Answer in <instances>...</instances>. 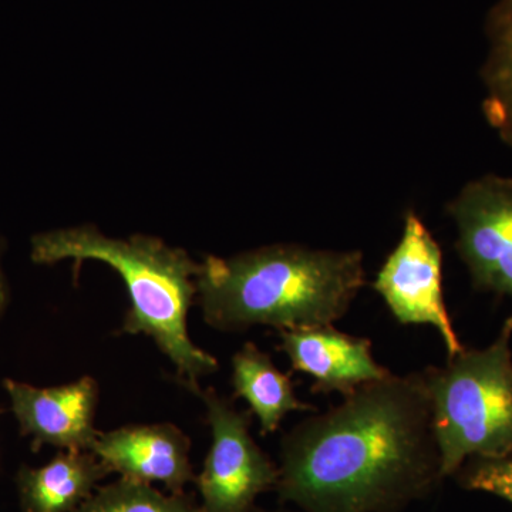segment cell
<instances>
[{"label": "cell", "mask_w": 512, "mask_h": 512, "mask_svg": "<svg viewBox=\"0 0 512 512\" xmlns=\"http://www.w3.org/2000/svg\"><path fill=\"white\" fill-rule=\"evenodd\" d=\"M275 490L303 512H400L443 480L423 373L363 384L282 439Z\"/></svg>", "instance_id": "1"}, {"label": "cell", "mask_w": 512, "mask_h": 512, "mask_svg": "<svg viewBox=\"0 0 512 512\" xmlns=\"http://www.w3.org/2000/svg\"><path fill=\"white\" fill-rule=\"evenodd\" d=\"M195 284L205 322L222 332L315 328L349 312L366 284L365 256L357 249L269 245L207 256Z\"/></svg>", "instance_id": "2"}, {"label": "cell", "mask_w": 512, "mask_h": 512, "mask_svg": "<svg viewBox=\"0 0 512 512\" xmlns=\"http://www.w3.org/2000/svg\"><path fill=\"white\" fill-rule=\"evenodd\" d=\"M36 264L99 261L119 272L127 286L130 309L121 332L146 335L177 370L184 386L197 392L201 377L217 372L218 360L188 335L187 318L197 298V262L184 249L161 239L134 235L109 238L93 227L56 229L32 239Z\"/></svg>", "instance_id": "3"}, {"label": "cell", "mask_w": 512, "mask_h": 512, "mask_svg": "<svg viewBox=\"0 0 512 512\" xmlns=\"http://www.w3.org/2000/svg\"><path fill=\"white\" fill-rule=\"evenodd\" d=\"M511 340L512 316L487 348L464 349L448 357L447 365L423 372L443 478L467 458L511 457Z\"/></svg>", "instance_id": "4"}, {"label": "cell", "mask_w": 512, "mask_h": 512, "mask_svg": "<svg viewBox=\"0 0 512 512\" xmlns=\"http://www.w3.org/2000/svg\"><path fill=\"white\" fill-rule=\"evenodd\" d=\"M207 407L212 443L195 477L202 512H251L259 495L275 490L279 468L251 436L249 413L212 389H198Z\"/></svg>", "instance_id": "5"}, {"label": "cell", "mask_w": 512, "mask_h": 512, "mask_svg": "<svg viewBox=\"0 0 512 512\" xmlns=\"http://www.w3.org/2000/svg\"><path fill=\"white\" fill-rule=\"evenodd\" d=\"M373 289L397 322L433 326L448 357L463 352L444 301L443 252L417 212L404 214L402 238L377 272Z\"/></svg>", "instance_id": "6"}, {"label": "cell", "mask_w": 512, "mask_h": 512, "mask_svg": "<svg viewBox=\"0 0 512 512\" xmlns=\"http://www.w3.org/2000/svg\"><path fill=\"white\" fill-rule=\"evenodd\" d=\"M446 212L474 288L512 299V178L484 174L467 181Z\"/></svg>", "instance_id": "7"}, {"label": "cell", "mask_w": 512, "mask_h": 512, "mask_svg": "<svg viewBox=\"0 0 512 512\" xmlns=\"http://www.w3.org/2000/svg\"><path fill=\"white\" fill-rule=\"evenodd\" d=\"M13 413L35 448L50 444L69 451H92L100 431L94 427L99 384L90 376L59 387L5 380Z\"/></svg>", "instance_id": "8"}, {"label": "cell", "mask_w": 512, "mask_h": 512, "mask_svg": "<svg viewBox=\"0 0 512 512\" xmlns=\"http://www.w3.org/2000/svg\"><path fill=\"white\" fill-rule=\"evenodd\" d=\"M191 441L171 423L141 424L100 433L92 453L127 480L161 483L170 493H184L195 483Z\"/></svg>", "instance_id": "9"}, {"label": "cell", "mask_w": 512, "mask_h": 512, "mask_svg": "<svg viewBox=\"0 0 512 512\" xmlns=\"http://www.w3.org/2000/svg\"><path fill=\"white\" fill-rule=\"evenodd\" d=\"M281 346L293 370L313 379V393L355 392L363 384L392 375L376 362L372 342L348 335L333 325L282 330Z\"/></svg>", "instance_id": "10"}, {"label": "cell", "mask_w": 512, "mask_h": 512, "mask_svg": "<svg viewBox=\"0 0 512 512\" xmlns=\"http://www.w3.org/2000/svg\"><path fill=\"white\" fill-rule=\"evenodd\" d=\"M92 451H62L40 468H22L18 477L23 512H74L109 476Z\"/></svg>", "instance_id": "11"}, {"label": "cell", "mask_w": 512, "mask_h": 512, "mask_svg": "<svg viewBox=\"0 0 512 512\" xmlns=\"http://www.w3.org/2000/svg\"><path fill=\"white\" fill-rule=\"evenodd\" d=\"M232 386L235 396L244 399L258 417L264 436L275 433L289 413L316 410L298 399L289 376L254 343H247L232 357Z\"/></svg>", "instance_id": "12"}, {"label": "cell", "mask_w": 512, "mask_h": 512, "mask_svg": "<svg viewBox=\"0 0 512 512\" xmlns=\"http://www.w3.org/2000/svg\"><path fill=\"white\" fill-rule=\"evenodd\" d=\"M487 55L480 69L488 126L512 150V0H497L485 19Z\"/></svg>", "instance_id": "13"}, {"label": "cell", "mask_w": 512, "mask_h": 512, "mask_svg": "<svg viewBox=\"0 0 512 512\" xmlns=\"http://www.w3.org/2000/svg\"><path fill=\"white\" fill-rule=\"evenodd\" d=\"M74 512H202L191 495L164 494L151 484L120 477L97 487Z\"/></svg>", "instance_id": "14"}, {"label": "cell", "mask_w": 512, "mask_h": 512, "mask_svg": "<svg viewBox=\"0 0 512 512\" xmlns=\"http://www.w3.org/2000/svg\"><path fill=\"white\" fill-rule=\"evenodd\" d=\"M468 490L503 498L512 504V458L477 460L461 477Z\"/></svg>", "instance_id": "15"}, {"label": "cell", "mask_w": 512, "mask_h": 512, "mask_svg": "<svg viewBox=\"0 0 512 512\" xmlns=\"http://www.w3.org/2000/svg\"><path fill=\"white\" fill-rule=\"evenodd\" d=\"M6 302H8V291H6L5 278H3L2 268H0V313L6 308Z\"/></svg>", "instance_id": "16"}, {"label": "cell", "mask_w": 512, "mask_h": 512, "mask_svg": "<svg viewBox=\"0 0 512 512\" xmlns=\"http://www.w3.org/2000/svg\"><path fill=\"white\" fill-rule=\"evenodd\" d=\"M251 512H284V511H265V510H252Z\"/></svg>", "instance_id": "17"}]
</instances>
